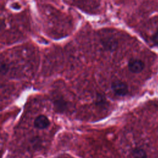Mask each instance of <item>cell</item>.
Masks as SVG:
<instances>
[{"label": "cell", "mask_w": 158, "mask_h": 158, "mask_svg": "<svg viewBox=\"0 0 158 158\" xmlns=\"http://www.w3.org/2000/svg\"><path fill=\"white\" fill-rule=\"evenodd\" d=\"M112 91L118 96H125L128 93V86L127 84L121 81H115L111 84Z\"/></svg>", "instance_id": "1"}, {"label": "cell", "mask_w": 158, "mask_h": 158, "mask_svg": "<svg viewBox=\"0 0 158 158\" xmlns=\"http://www.w3.org/2000/svg\"><path fill=\"white\" fill-rule=\"evenodd\" d=\"M128 67L130 72L137 73L141 72L143 70L144 67V64L142 60L139 59H133L129 61Z\"/></svg>", "instance_id": "2"}, {"label": "cell", "mask_w": 158, "mask_h": 158, "mask_svg": "<svg viewBox=\"0 0 158 158\" xmlns=\"http://www.w3.org/2000/svg\"><path fill=\"white\" fill-rule=\"evenodd\" d=\"M50 124L49 120L44 115H38L34 121V126L38 129L46 128Z\"/></svg>", "instance_id": "3"}, {"label": "cell", "mask_w": 158, "mask_h": 158, "mask_svg": "<svg viewBox=\"0 0 158 158\" xmlns=\"http://www.w3.org/2000/svg\"><path fill=\"white\" fill-rule=\"evenodd\" d=\"M131 155L133 158H147V154L146 151L139 148H136L133 149Z\"/></svg>", "instance_id": "4"}, {"label": "cell", "mask_w": 158, "mask_h": 158, "mask_svg": "<svg viewBox=\"0 0 158 158\" xmlns=\"http://www.w3.org/2000/svg\"><path fill=\"white\" fill-rule=\"evenodd\" d=\"M152 41L155 44L158 45V31L156 32L152 36Z\"/></svg>", "instance_id": "5"}, {"label": "cell", "mask_w": 158, "mask_h": 158, "mask_svg": "<svg viewBox=\"0 0 158 158\" xmlns=\"http://www.w3.org/2000/svg\"><path fill=\"white\" fill-rule=\"evenodd\" d=\"M7 71V67L6 64H2L1 65V72L3 74H5Z\"/></svg>", "instance_id": "6"}]
</instances>
